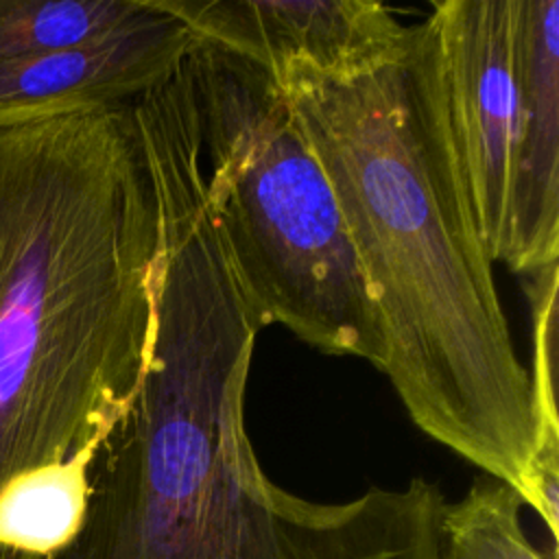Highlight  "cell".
Listing matches in <instances>:
<instances>
[{"mask_svg":"<svg viewBox=\"0 0 559 559\" xmlns=\"http://www.w3.org/2000/svg\"><path fill=\"white\" fill-rule=\"evenodd\" d=\"M332 186L413 424L509 485L557 539L559 478L539 465L528 367L515 352L448 122L432 22L349 79L275 76Z\"/></svg>","mask_w":559,"mask_h":559,"instance_id":"cell-1","label":"cell"},{"mask_svg":"<svg viewBox=\"0 0 559 559\" xmlns=\"http://www.w3.org/2000/svg\"><path fill=\"white\" fill-rule=\"evenodd\" d=\"M262 328L223 260H166L151 362L92 454L76 533L50 555L0 559H441L437 483L314 502L264 474L245 428Z\"/></svg>","mask_w":559,"mask_h":559,"instance_id":"cell-2","label":"cell"},{"mask_svg":"<svg viewBox=\"0 0 559 559\" xmlns=\"http://www.w3.org/2000/svg\"><path fill=\"white\" fill-rule=\"evenodd\" d=\"M157 262L131 103L0 127V493L94 452L129 408Z\"/></svg>","mask_w":559,"mask_h":559,"instance_id":"cell-3","label":"cell"},{"mask_svg":"<svg viewBox=\"0 0 559 559\" xmlns=\"http://www.w3.org/2000/svg\"><path fill=\"white\" fill-rule=\"evenodd\" d=\"M186 66L205 192L238 284L266 325L380 369L382 330L341 207L275 79L197 37Z\"/></svg>","mask_w":559,"mask_h":559,"instance_id":"cell-4","label":"cell"},{"mask_svg":"<svg viewBox=\"0 0 559 559\" xmlns=\"http://www.w3.org/2000/svg\"><path fill=\"white\" fill-rule=\"evenodd\" d=\"M428 20L474 223L491 260L502 262L515 127L511 0H441Z\"/></svg>","mask_w":559,"mask_h":559,"instance_id":"cell-5","label":"cell"},{"mask_svg":"<svg viewBox=\"0 0 559 559\" xmlns=\"http://www.w3.org/2000/svg\"><path fill=\"white\" fill-rule=\"evenodd\" d=\"M201 41L264 68L349 79L391 59L408 28L373 0H159Z\"/></svg>","mask_w":559,"mask_h":559,"instance_id":"cell-6","label":"cell"},{"mask_svg":"<svg viewBox=\"0 0 559 559\" xmlns=\"http://www.w3.org/2000/svg\"><path fill=\"white\" fill-rule=\"evenodd\" d=\"M194 33L159 0L129 24L52 52L0 61V127L131 103L162 83Z\"/></svg>","mask_w":559,"mask_h":559,"instance_id":"cell-7","label":"cell"},{"mask_svg":"<svg viewBox=\"0 0 559 559\" xmlns=\"http://www.w3.org/2000/svg\"><path fill=\"white\" fill-rule=\"evenodd\" d=\"M515 127L502 264H559V0H511Z\"/></svg>","mask_w":559,"mask_h":559,"instance_id":"cell-8","label":"cell"},{"mask_svg":"<svg viewBox=\"0 0 559 559\" xmlns=\"http://www.w3.org/2000/svg\"><path fill=\"white\" fill-rule=\"evenodd\" d=\"M94 452L35 469L0 493V557H44L76 533Z\"/></svg>","mask_w":559,"mask_h":559,"instance_id":"cell-9","label":"cell"},{"mask_svg":"<svg viewBox=\"0 0 559 559\" xmlns=\"http://www.w3.org/2000/svg\"><path fill=\"white\" fill-rule=\"evenodd\" d=\"M146 9V0H0V61L103 37Z\"/></svg>","mask_w":559,"mask_h":559,"instance_id":"cell-10","label":"cell"},{"mask_svg":"<svg viewBox=\"0 0 559 559\" xmlns=\"http://www.w3.org/2000/svg\"><path fill=\"white\" fill-rule=\"evenodd\" d=\"M520 496L487 474L474 478L465 496L443 511L441 559H557L542 550L522 524Z\"/></svg>","mask_w":559,"mask_h":559,"instance_id":"cell-11","label":"cell"},{"mask_svg":"<svg viewBox=\"0 0 559 559\" xmlns=\"http://www.w3.org/2000/svg\"><path fill=\"white\" fill-rule=\"evenodd\" d=\"M531 306V397L537 426L539 465L559 478V408H557V345H559V264L526 275Z\"/></svg>","mask_w":559,"mask_h":559,"instance_id":"cell-12","label":"cell"}]
</instances>
